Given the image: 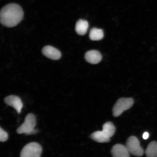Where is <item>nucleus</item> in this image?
Masks as SVG:
<instances>
[{
	"instance_id": "f257e3e1",
	"label": "nucleus",
	"mask_w": 157,
	"mask_h": 157,
	"mask_svg": "<svg viewBox=\"0 0 157 157\" xmlns=\"http://www.w3.org/2000/svg\"><path fill=\"white\" fill-rule=\"evenodd\" d=\"M24 13L19 5L11 3L3 7L0 13L1 24L8 27L16 26L22 20Z\"/></svg>"
},
{
	"instance_id": "f03ea898",
	"label": "nucleus",
	"mask_w": 157,
	"mask_h": 157,
	"mask_svg": "<svg viewBox=\"0 0 157 157\" xmlns=\"http://www.w3.org/2000/svg\"><path fill=\"white\" fill-rule=\"evenodd\" d=\"M116 128L113 124L109 121L103 126V130L97 131L92 133L90 137L93 140L100 143H108L110 141L115 132Z\"/></svg>"
},
{
	"instance_id": "7ed1b4c3",
	"label": "nucleus",
	"mask_w": 157,
	"mask_h": 157,
	"mask_svg": "<svg viewBox=\"0 0 157 157\" xmlns=\"http://www.w3.org/2000/svg\"><path fill=\"white\" fill-rule=\"evenodd\" d=\"M36 123L35 116L33 113H29L25 117L24 122L17 129V132L19 134L24 133L29 135L35 133L37 131L35 129Z\"/></svg>"
},
{
	"instance_id": "20e7f679",
	"label": "nucleus",
	"mask_w": 157,
	"mask_h": 157,
	"mask_svg": "<svg viewBox=\"0 0 157 157\" xmlns=\"http://www.w3.org/2000/svg\"><path fill=\"white\" fill-rule=\"evenodd\" d=\"M134 101L132 98H120L115 104L113 109V115L115 117L120 116L124 112L132 106Z\"/></svg>"
},
{
	"instance_id": "39448f33",
	"label": "nucleus",
	"mask_w": 157,
	"mask_h": 157,
	"mask_svg": "<svg viewBox=\"0 0 157 157\" xmlns=\"http://www.w3.org/2000/svg\"><path fill=\"white\" fill-rule=\"evenodd\" d=\"M42 152L41 145L36 142H31L25 145L20 153V157H40Z\"/></svg>"
},
{
	"instance_id": "423d86ee",
	"label": "nucleus",
	"mask_w": 157,
	"mask_h": 157,
	"mask_svg": "<svg viewBox=\"0 0 157 157\" xmlns=\"http://www.w3.org/2000/svg\"><path fill=\"white\" fill-rule=\"evenodd\" d=\"M126 147L129 153L133 155L140 157L144 154V150L140 146V142L136 137H129L127 139Z\"/></svg>"
},
{
	"instance_id": "0eeeda50",
	"label": "nucleus",
	"mask_w": 157,
	"mask_h": 157,
	"mask_svg": "<svg viewBox=\"0 0 157 157\" xmlns=\"http://www.w3.org/2000/svg\"><path fill=\"white\" fill-rule=\"evenodd\" d=\"M4 101L7 105L14 108L17 113L20 114L21 113L23 104L19 97L13 95L7 96L5 98Z\"/></svg>"
},
{
	"instance_id": "6e6552de",
	"label": "nucleus",
	"mask_w": 157,
	"mask_h": 157,
	"mask_svg": "<svg viewBox=\"0 0 157 157\" xmlns=\"http://www.w3.org/2000/svg\"><path fill=\"white\" fill-rule=\"evenodd\" d=\"M113 157H130L129 151L126 146L117 144L113 146L111 150Z\"/></svg>"
},
{
	"instance_id": "1a4fd4ad",
	"label": "nucleus",
	"mask_w": 157,
	"mask_h": 157,
	"mask_svg": "<svg viewBox=\"0 0 157 157\" xmlns=\"http://www.w3.org/2000/svg\"><path fill=\"white\" fill-rule=\"evenodd\" d=\"M42 52L46 57L53 60L59 59L61 54L59 51L53 47L48 46L43 48Z\"/></svg>"
},
{
	"instance_id": "9d476101",
	"label": "nucleus",
	"mask_w": 157,
	"mask_h": 157,
	"mask_svg": "<svg viewBox=\"0 0 157 157\" xmlns=\"http://www.w3.org/2000/svg\"><path fill=\"white\" fill-rule=\"evenodd\" d=\"M85 58L87 61L92 64H97L101 61L102 56L98 51L92 50L86 53Z\"/></svg>"
},
{
	"instance_id": "9b49d317",
	"label": "nucleus",
	"mask_w": 157,
	"mask_h": 157,
	"mask_svg": "<svg viewBox=\"0 0 157 157\" xmlns=\"http://www.w3.org/2000/svg\"><path fill=\"white\" fill-rule=\"evenodd\" d=\"M89 27L88 21L83 19H80L76 23L75 31L78 35H83L87 33Z\"/></svg>"
},
{
	"instance_id": "f8f14e48",
	"label": "nucleus",
	"mask_w": 157,
	"mask_h": 157,
	"mask_svg": "<svg viewBox=\"0 0 157 157\" xmlns=\"http://www.w3.org/2000/svg\"><path fill=\"white\" fill-rule=\"evenodd\" d=\"M147 157H157V142L152 141L148 145L145 151Z\"/></svg>"
},
{
	"instance_id": "ddd939ff",
	"label": "nucleus",
	"mask_w": 157,
	"mask_h": 157,
	"mask_svg": "<svg viewBox=\"0 0 157 157\" xmlns=\"http://www.w3.org/2000/svg\"><path fill=\"white\" fill-rule=\"evenodd\" d=\"M104 37L103 31L101 29L93 28L89 33V38L91 40L97 41L101 40Z\"/></svg>"
},
{
	"instance_id": "4468645a",
	"label": "nucleus",
	"mask_w": 157,
	"mask_h": 157,
	"mask_svg": "<svg viewBox=\"0 0 157 157\" xmlns=\"http://www.w3.org/2000/svg\"><path fill=\"white\" fill-rule=\"evenodd\" d=\"M8 137L9 135L8 133L1 127V128H0V141L1 142H6L8 140Z\"/></svg>"
},
{
	"instance_id": "2eb2a0df",
	"label": "nucleus",
	"mask_w": 157,
	"mask_h": 157,
	"mask_svg": "<svg viewBox=\"0 0 157 157\" xmlns=\"http://www.w3.org/2000/svg\"><path fill=\"white\" fill-rule=\"evenodd\" d=\"M149 136V134L147 132H145L144 133V134H143V139H145V140H146L148 139Z\"/></svg>"
}]
</instances>
